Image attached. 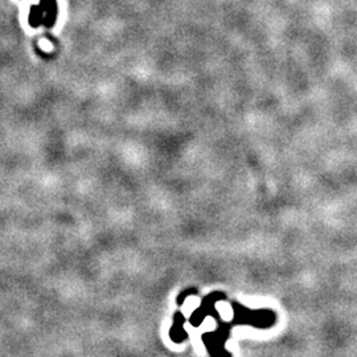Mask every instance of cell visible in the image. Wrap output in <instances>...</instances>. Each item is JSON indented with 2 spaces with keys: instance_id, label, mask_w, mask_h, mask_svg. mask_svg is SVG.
<instances>
[{
  "instance_id": "cell-1",
  "label": "cell",
  "mask_w": 357,
  "mask_h": 357,
  "mask_svg": "<svg viewBox=\"0 0 357 357\" xmlns=\"http://www.w3.org/2000/svg\"><path fill=\"white\" fill-rule=\"evenodd\" d=\"M41 10L44 14V24L43 26L47 28H52L55 26L57 15H59V7L56 0H40Z\"/></svg>"
},
{
  "instance_id": "cell-2",
  "label": "cell",
  "mask_w": 357,
  "mask_h": 357,
  "mask_svg": "<svg viewBox=\"0 0 357 357\" xmlns=\"http://www.w3.org/2000/svg\"><path fill=\"white\" fill-rule=\"evenodd\" d=\"M30 24L31 27H34V28H37V27L44 24V14H43L40 4H35V6H32V8H31Z\"/></svg>"
}]
</instances>
